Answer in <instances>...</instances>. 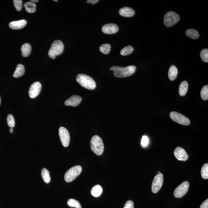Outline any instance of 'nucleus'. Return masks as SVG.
Listing matches in <instances>:
<instances>
[{
  "mask_svg": "<svg viewBox=\"0 0 208 208\" xmlns=\"http://www.w3.org/2000/svg\"><path fill=\"white\" fill-rule=\"evenodd\" d=\"M110 70L114 72V76L117 78H125L130 76L135 73L136 67L134 66H129L125 67L113 66Z\"/></svg>",
  "mask_w": 208,
  "mask_h": 208,
  "instance_id": "f257e3e1",
  "label": "nucleus"
},
{
  "mask_svg": "<svg viewBox=\"0 0 208 208\" xmlns=\"http://www.w3.org/2000/svg\"><path fill=\"white\" fill-rule=\"evenodd\" d=\"M76 81L85 89L94 90L96 87V83L94 79L86 74H78L76 78Z\"/></svg>",
  "mask_w": 208,
  "mask_h": 208,
  "instance_id": "f03ea898",
  "label": "nucleus"
},
{
  "mask_svg": "<svg viewBox=\"0 0 208 208\" xmlns=\"http://www.w3.org/2000/svg\"><path fill=\"white\" fill-rule=\"evenodd\" d=\"M64 46L63 42L59 40L53 42L48 52V56L53 59L56 56L60 55L64 51Z\"/></svg>",
  "mask_w": 208,
  "mask_h": 208,
  "instance_id": "7ed1b4c3",
  "label": "nucleus"
},
{
  "mask_svg": "<svg viewBox=\"0 0 208 208\" xmlns=\"http://www.w3.org/2000/svg\"><path fill=\"white\" fill-rule=\"evenodd\" d=\"M91 150L97 155H101L104 152V146L102 139L99 136L95 135L91 141Z\"/></svg>",
  "mask_w": 208,
  "mask_h": 208,
  "instance_id": "20e7f679",
  "label": "nucleus"
},
{
  "mask_svg": "<svg viewBox=\"0 0 208 208\" xmlns=\"http://www.w3.org/2000/svg\"><path fill=\"white\" fill-rule=\"evenodd\" d=\"M82 170V167L79 165L75 166L70 168L65 174V180L67 182H72L80 174Z\"/></svg>",
  "mask_w": 208,
  "mask_h": 208,
  "instance_id": "39448f33",
  "label": "nucleus"
},
{
  "mask_svg": "<svg viewBox=\"0 0 208 208\" xmlns=\"http://www.w3.org/2000/svg\"><path fill=\"white\" fill-rule=\"evenodd\" d=\"M180 16L177 13L173 11L166 13L164 18V23L167 27H171L179 21Z\"/></svg>",
  "mask_w": 208,
  "mask_h": 208,
  "instance_id": "423d86ee",
  "label": "nucleus"
},
{
  "mask_svg": "<svg viewBox=\"0 0 208 208\" xmlns=\"http://www.w3.org/2000/svg\"><path fill=\"white\" fill-rule=\"evenodd\" d=\"M170 116L173 121L179 124L187 126L190 124V121L189 119L179 113L172 111L170 113Z\"/></svg>",
  "mask_w": 208,
  "mask_h": 208,
  "instance_id": "0eeeda50",
  "label": "nucleus"
},
{
  "mask_svg": "<svg viewBox=\"0 0 208 208\" xmlns=\"http://www.w3.org/2000/svg\"><path fill=\"white\" fill-rule=\"evenodd\" d=\"M189 188V183L185 181L178 186L174 191V195L176 198H180L187 194Z\"/></svg>",
  "mask_w": 208,
  "mask_h": 208,
  "instance_id": "6e6552de",
  "label": "nucleus"
},
{
  "mask_svg": "<svg viewBox=\"0 0 208 208\" xmlns=\"http://www.w3.org/2000/svg\"><path fill=\"white\" fill-rule=\"evenodd\" d=\"M163 182H164V175L162 174H158L154 177L153 180L151 190L155 194L157 193L160 190L162 187Z\"/></svg>",
  "mask_w": 208,
  "mask_h": 208,
  "instance_id": "1a4fd4ad",
  "label": "nucleus"
},
{
  "mask_svg": "<svg viewBox=\"0 0 208 208\" xmlns=\"http://www.w3.org/2000/svg\"><path fill=\"white\" fill-rule=\"evenodd\" d=\"M59 134L61 143L64 147H67L69 145L70 136L69 131L63 127H60Z\"/></svg>",
  "mask_w": 208,
  "mask_h": 208,
  "instance_id": "9d476101",
  "label": "nucleus"
},
{
  "mask_svg": "<svg viewBox=\"0 0 208 208\" xmlns=\"http://www.w3.org/2000/svg\"><path fill=\"white\" fill-rule=\"evenodd\" d=\"M41 89V84L39 82L36 81L33 83L29 88V94L30 97L31 99L36 98L40 93Z\"/></svg>",
  "mask_w": 208,
  "mask_h": 208,
  "instance_id": "9b49d317",
  "label": "nucleus"
},
{
  "mask_svg": "<svg viewBox=\"0 0 208 208\" xmlns=\"http://www.w3.org/2000/svg\"><path fill=\"white\" fill-rule=\"evenodd\" d=\"M174 155L178 160L182 161H187L189 159V156L186 151L183 148L178 147L174 151Z\"/></svg>",
  "mask_w": 208,
  "mask_h": 208,
  "instance_id": "f8f14e48",
  "label": "nucleus"
},
{
  "mask_svg": "<svg viewBox=\"0 0 208 208\" xmlns=\"http://www.w3.org/2000/svg\"><path fill=\"white\" fill-rule=\"evenodd\" d=\"M119 30V27L114 24H108L104 25L102 28V31L105 34H111L117 33Z\"/></svg>",
  "mask_w": 208,
  "mask_h": 208,
  "instance_id": "ddd939ff",
  "label": "nucleus"
},
{
  "mask_svg": "<svg viewBox=\"0 0 208 208\" xmlns=\"http://www.w3.org/2000/svg\"><path fill=\"white\" fill-rule=\"evenodd\" d=\"M82 101V98L77 95H73L65 101L64 104L66 106L76 107Z\"/></svg>",
  "mask_w": 208,
  "mask_h": 208,
  "instance_id": "4468645a",
  "label": "nucleus"
},
{
  "mask_svg": "<svg viewBox=\"0 0 208 208\" xmlns=\"http://www.w3.org/2000/svg\"><path fill=\"white\" fill-rule=\"evenodd\" d=\"M26 24V21L24 19H22L20 20L11 22L9 24V27L13 29H20L24 28Z\"/></svg>",
  "mask_w": 208,
  "mask_h": 208,
  "instance_id": "2eb2a0df",
  "label": "nucleus"
},
{
  "mask_svg": "<svg viewBox=\"0 0 208 208\" xmlns=\"http://www.w3.org/2000/svg\"><path fill=\"white\" fill-rule=\"evenodd\" d=\"M121 16L125 17H131L135 14V12L132 8L129 7H124L121 8L119 11Z\"/></svg>",
  "mask_w": 208,
  "mask_h": 208,
  "instance_id": "dca6fc26",
  "label": "nucleus"
},
{
  "mask_svg": "<svg viewBox=\"0 0 208 208\" xmlns=\"http://www.w3.org/2000/svg\"><path fill=\"white\" fill-rule=\"evenodd\" d=\"M31 46L29 43L23 44L21 48V51L23 57H27L29 56L31 52Z\"/></svg>",
  "mask_w": 208,
  "mask_h": 208,
  "instance_id": "f3484780",
  "label": "nucleus"
},
{
  "mask_svg": "<svg viewBox=\"0 0 208 208\" xmlns=\"http://www.w3.org/2000/svg\"><path fill=\"white\" fill-rule=\"evenodd\" d=\"M25 71V70L24 65L22 64H18L13 74V77L15 78L21 77L24 74Z\"/></svg>",
  "mask_w": 208,
  "mask_h": 208,
  "instance_id": "a211bd4d",
  "label": "nucleus"
},
{
  "mask_svg": "<svg viewBox=\"0 0 208 208\" xmlns=\"http://www.w3.org/2000/svg\"><path fill=\"white\" fill-rule=\"evenodd\" d=\"M178 73L177 67L174 65H172L169 68L168 75L169 79L171 81H174L177 78Z\"/></svg>",
  "mask_w": 208,
  "mask_h": 208,
  "instance_id": "6ab92c4d",
  "label": "nucleus"
},
{
  "mask_svg": "<svg viewBox=\"0 0 208 208\" xmlns=\"http://www.w3.org/2000/svg\"><path fill=\"white\" fill-rule=\"evenodd\" d=\"M189 84L187 81H182L180 85L179 88V94L181 96H184L187 94L188 91Z\"/></svg>",
  "mask_w": 208,
  "mask_h": 208,
  "instance_id": "aec40b11",
  "label": "nucleus"
},
{
  "mask_svg": "<svg viewBox=\"0 0 208 208\" xmlns=\"http://www.w3.org/2000/svg\"><path fill=\"white\" fill-rule=\"evenodd\" d=\"M24 7L28 13H33L35 12L36 11V5L31 2H28L25 3Z\"/></svg>",
  "mask_w": 208,
  "mask_h": 208,
  "instance_id": "412c9836",
  "label": "nucleus"
},
{
  "mask_svg": "<svg viewBox=\"0 0 208 208\" xmlns=\"http://www.w3.org/2000/svg\"><path fill=\"white\" fill-rule=\"evenodd\" d=\"M103 192V189L100 185H97L93 187L91 190V194L94 197H99Z\"/></svg>",
  "mask_w": 208,
  "mask_h": 208,
  "instance_id": "4be33fe9",
  "label": "nucleus"
},
{
  "mask_svg": "<svg viewBox=\"0 0 208 208\" xmlns=\"http://www.w3.org/2000/svg\"><path fill=\"white\" fill-rule=\"evenodd\" d=\"M41 176L44 182L48 184L51 181V177L50 176L49 171L46 168H43L41 170Z\"/></svg>",
  "mask_w": 208,
  "mask_h": 208,
  "instance_id": "5701e85b",
  "label": "nucleus"
},
{
  "mask_svg": "<svg viewBox=\"0 0 208 208\" xmlns=\"http://www.w3.org/2000/svg\"><path fill=\"white\" fill-rule=\"evenodd\" d=\"M186 35L188 37L192 39H197L199 36L198 32L195 29H188L186 32Z\"/></svg>",
  "mask_w": 208,
  "mask_h": 208,
  "instance_id": "b1692460",
  "label": "nucleus"
},
{
  "mask_svg": "<svg viewBox=\"0 0 208 208\" xmlns=\"http://www.w3.org/2000/svg\"><path fill=\"white\" fill-rule=\"evenodd\" d=\"M134 51V48L132 46H128L121 49L120 54L122 56H126L130 54Z\"/></svg>",
  "mask_w": 208,
  "mask_h": 208,
  "instance_id": "393cba45",
  "label": "nucleus"
},
{
  "mask_svg": "<svg viewBox=\"0 0 208 208\" xmlns=\"http://www.w3.org/2000/svg\"><path fill=\"white\" fill-rule=\"evenodd\" d=\"M67 204L68 206L71 207L76 208H82L81 205L79 202L76 200L71 199L68 200Z\"/></svg>",
  "mask_w": 208,
  "mask_h": 208,
  "instance_id": "a878e982",
  "label": "nucleus"
},
{
  "mask_svg": "<svg viewBox=\"0 0 208 208\" xmlns=\"http://www.w3.org/2000/svg\"><path fill=\"white\" fill-rule=\"evenodd\" d=\"M111 48V45L109 44H103L100 46V51L103 54H107L110 51Z\"/></svg>",
  "mask_w": 208,
  "mask_h": 208,
  "instance_id": "bb28decb",
  "label": "nucleus"
},
{
  "mask_svg": "<svg viewBox=\"0 0 208 208\" xmlns=\"http://www.w3.org/2000/svg\"><path fill=\"white\" fill-rule=\"evenodd\" d=\"M201 175L203 179H208V164H205L203 166L201 171Z\"/></svg>",
  "mask_w": 208,
  "mask_h": 208,
  "instance_id": "cd10ccee",
  "label": "nucleus"
},
{
  "mask_svg": "<svg viewBox=\"0 0 208 208\" xmlns=\"http://www.w3.org/2000/svg\"><path fill=\"white\" fill-rule=\"evenodd\" d=\"M201 98L204 100H207L208 99V86L207 85L204 86L200 93Z\"/></svg>",
  "mask_w": 208,
  "mask_h": 208,
  "instance_id": "c85d7f7f",
  "label": "nucleus"
},
{
  "mask_svg": "<svg viewBox=\"0 0 208 208\" xmlns=\"http://www.w3.org/2000/svg\"><path fill=\"white\" fill-rule=\"evenodd\" d=\"M201 59L204 62H208V49H205L202 50L200 54Z\"/></svg>",
  "mask_w": 208,
  "mask_h": 208,
  "instance_id": "c756f323",
  "label": "nucleus"
},
{
  "mask_svg": "<svg viewBox=\"0 0 208 208\" xmlns=\"http://www.w3.org/2000/svg\"><path fill=\"white\" fill-rule=\"evenodd\" d=\"M7 120L8 126L10 127L13 128L14 127L15 125V122L14 116H13V115L11 114L8 115Z\"/></svg>",
  "mask_w": 208,
  "mask_h": 208,
  "instance_id": "7c9ffc66",
  "label": "nucleus"
},
{
  "mask_svg": "<svg viewBox=\"0 0 208 208\" xmlns=\"http://www.w3.org/2000/svg\"><path fill=\"white\" fill-rule=\"evenodd\" d=\"M14 6L17 11H20L22 9L23 1L22 0H14L13 1Z\"/></svg>",
  "mask_w": 208,
  "mask_h": 208,
  "instance_id": "2f4dec72",
  "label": "nucleus"
},
{
  "mask_svg": "<svg viewBox=\"0 0 208 208\" xmlns=\"http://www.w3.org/2000/svg\"><path fill=\"white\" fill-rule=\"evenodd\" d=\"M149 139L147 136H143L142 139H141V145L144 147H145L149 144Z\"/></svg>",
  "mask_w": 208,
  "mask_h": 208,
  "instance_id": "473e14b6",
  "label": "nucleus"
},
{
  "mask_svg": "<svg viewBox=\"0 0 208 208\" xmlns=\"http://www.w3.org/2000/svg\"><path fill=\"white\" fill-rule=\"evenodd\" d=\"M134 203L131 200H128L126 203L124 208H134Z\"/></svg>",
  "mask_w": 208,
  "mask_h": 208,
  "instance_id": "72a5a7b5",
  "label": "nucleus"
},
{
  "mask_svg": "<svg viewBox=\"0 0 208 208\" xmlns=\"http://www.w3.org/2000/svg\"><path fill=\"white\" fill-rule=\"evenodd\" d=\"M200 208H208V199L206 200L200 206Z\"/></svg>",
  "mask_w": 208,
  "mask_h": 208,
  "instance_id": "f704fd0d",
  "label": "nucleus"
},
{
  "mask_svg": "<svg viewBox=\"0 0 208 208\" xmlns=\"http://www.w3.org/2000/svg\"><path fill=\"white\" fill-rule=\"evenodd\" d=\"M99 0H88V1H87V3L94 4L99 2Z\"/></svg>",
  "mask_w": 208,
  "mask_h": 208,
  "instance_id": "c9c22d12",
  "label": "nucleus"
},
{
  "mask_svg": "<svg viewBox=\"0 0 208 208\" xmlns=\"http://www.w3.org/2000/svg\"><path fill=\"white\" fill-rule=\"evenodd\" d=\"M31 1L32 3H37L38 2V0H31Z\"/></svg>",
  "mask_w": 208,
  "mask_h": 208,
  "instance_id": "e433bc0d",
  "label": "nucleus"
},
{
  "mask_svg": "<svg viewBox=\"0 0 208 208\" xmlns=\"http://www.w3.org/2000/svg\"><path fill=\"white\" fill-rule=\"evenodd\" d=\"M13 131V129L12 128H11V129H10V132L11 133H12Z\"/></svg>",
  "mask_w": 208,
  "mask_h": 208,
  "instance_id": "4c0bfd02",
  "label": "nucleus"
},
{
  "mask_svg": "<svg viewBox=\"0 0 208 208\" xmlns=\"http://www.w3.org/2000/svg\"><path fill=\"white\" fill-rule=\"evenodd\" d=\"M1 97H0V104H1Z\"/></svg>",
  "mask_w": 208,
  "mask_h": 208,
  "instance_id": "58836bf2",
  "label": "nucleus"
},
{
  "mask_svg": "<svg viewBox=\"0 0 208 208\" xmlns=\"http://www.w3.org/2000/svg\"><path fill=\"white\" fill-rule=\"evenodd\" d=\"M55 1V2H58V0H54V1Z\"/></svg>",
  "mask_w": 208,
  "mask_h": 208,
  "instance_id": "ea45409f",
  "label": "nucleus"
},
{
  "mask_svg": "<svg viewBox=\"0 0 208 208\" xmlns=\"http://www.w3.org/2000/svg\"><path fill=\"white\" fill-rule=\"evenodd\" d=\"M160 173H161L160 172V171H159V174H160Z\"/></svg>",
  "mask_w": 208,
  "mask_h": 208,
  "instance_id": "a19ab883",
  "label": "nucleus"
}]
</instances>
